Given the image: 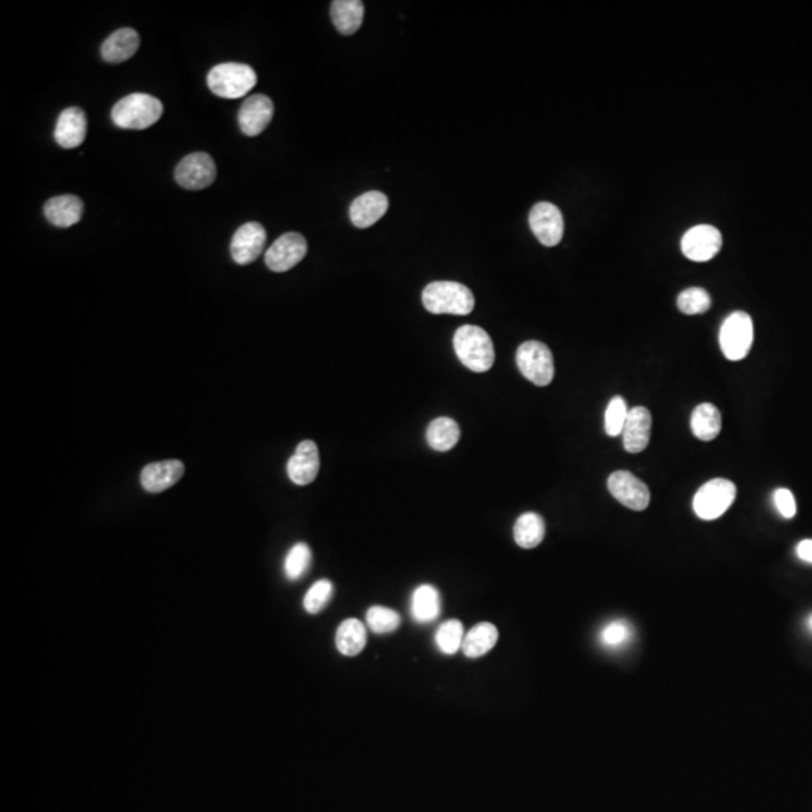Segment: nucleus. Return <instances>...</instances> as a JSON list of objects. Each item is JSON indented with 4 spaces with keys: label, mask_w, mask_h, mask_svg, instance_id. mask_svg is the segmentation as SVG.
I'll use <instances>...</instances> for the list:
<instances>
[{
    "label": "nucleus",
    "mask_w": 812,
    "mask_h": 812,
    "mask_svg": "<svg viewBox=\"0 0 812 812\" xmlns=\"http://www.w3.org/2000/svg\"><path fill=\"white\" fill-rule=\"evenodd\" d=\"M453 347L457 358L470 371L483 373L494 366V345L483 328L475 325L459 328L453 338Z\"/></svg>",
    "instance_id": "nucleus-1"
},
{
    "label": "nucleus",
    "mask_w": 812,
    "mask_h": 812,
    "mask_svg": "<svg viewBox=\"0 0 812 812\" xmlns=\"http://www.w3.org/2000/svg\"><path fill=\"white\" fill-rule=\"evenodd\" d=\"M424 309L433 314H459L465 316L474 310V294L457 281H433L424 288Z\"/></svg>",
    "instance_id": "nucleus-2"
},
{
    "label": "nucleus",
    "mask_w": 812,
    "mask_h": 812,
    "mask_svg": "<svg viewBox=\"0 0 812 812\" xmlns=\"http://www.w3.org/2000/svg\"><path fill=\"white\" fill-rule=\"evenodd\" d=\"M162 101L149 94H131L112 109V121L119 129L145 130L157 124L163 116Z\"/></svg>",
    "instance_id": "nucleus-3"
},
{
    "label": "nucleus",
    "mask_w": 812,
    "mask_h": 812,
    "mask_svg": "<svg viewBox=\"0 0 812 812\" xmlns=\"http://www.w3.org/2000/svg\"><path fill=\"white\" fill-rule=\"evenodd\" d=\"M256 83V71L246 63H220L208 74V88L211 92L226 100L243 98Z\"/></svg>",
    "instance_id": "nucleus-4"
},
{
    "label": "nucleus",
    "mask_w": 812,
    "mask_h": 812,
    "mask_svg": "<svg viewBox=\"0 0 812 812\" xmlns=\"http://www.w3.org/2000/svg\"><path fill=\"white\" fill-rule=\"evenodd\" d=\"M516 364L521 373L539 387L549 385L554 380V356L545 343L530 340L518 347Z\"/></svg>",
    "instance_id": "nucleus-5"
},
{
    "label": "nucleus",
    "mask_w": 812,
    "mask_h": 812,
    "mask_svg": "<svg viewBox=\"0 0 812 812\" xmlns=\"http://www.w3.org/2000/svg\"><path fill=\"white\" fill-rule=\"evenodd\" d=\"M754 342V323L745 312L730 314L719 331V343L724 356L728 360L741 361L749 354Z\"/></svg>",
    "instance_id": "nucleus-6"
},
{
    "label": "nucleus",
    "mask_w": 812,
    "mask_h": 812,
    "mask_svg": "<svg viewBox=\"0 0 812 812\" xmlns=\"http://www.w3.org/2000/svg\"><path fill=\"white\" fill-rule=\"evenodd\" d=\"M736 485L727 479H713L701 486L694 497V512L704 521H715L732 507Z\"/></svg>",
    "instance_id": "nucleus-7"
},
{
    "label": "nucleus",
    "mask_w": 812,
    "mask_h": 812,
    "mask_svg": "<svg viewBox=\"0 0 812 812\" xmlns=\"http://www.w3.org/2000/svg\"><path fill=\"white\" fill-rule=\"evenodd\" d=\"M217 178L214 160L206 153H193L180 160L176 167L175 180L187 190H204Z\"/></svg>",
    "instance_id": "nucleus-8"
},
{
    "label": "nucleus",
    "mask_w": 812,
    "mask_h": 812,
    "mask_svg": "<svg viewBox=\"0 0 812 812\" xmlns=\"http://www.w3.org/2000/svg\"><path fill=\"white\" fill-rule=\"evenodd\" d=\"M307 255V241L301 233L289 232L277 238L265 253V264L274 272H286Z\"/></svg>",
    "instance_id": "nucleus-9"
},
{
    "label": "nucleus",
    "mask_w": 812,
    "mask_h": 812,
    "mask_svg": "<svg viewBox=\"0 0 812 812\" xmlns=\"http://www.w3.org/2000/svg\"><path fill=\"white\" fill-rule=\"evenodd\" d=\"M528 222L532 233L543 246L554 247L560 244L565 233V219L558 206L551 202H539L532 206Z\"/></svg>",
    "instance_id": "nucleus-10"
},
{
    "label": "nucleus",
    "mask_w": 812,
    "mask_h": 812,
    "mask_svg": "<svg viewBox=\"0 0 812 812\" xmlns=\"http://www.w3.org/2000/svg\"><path fill=\"white\" fill-rule=\"evenodd\" d=\"M608 490L618 503L632 510L641 512L650 504V490L646 483L629 471H615L609 475Z\"/></svg>",
    "instance_id": "nucleus-11"
},
{
    "label": "nucleus",
    "mask_w": 812,
    "mask_h": 812,
    "mask_svg": "<svg viewBox=\"0 0 812 812\" xmlns=\"http://www.w3.org/2000/svg\"><path fill=\"white\" fill-rule=\"evenodd\" d=\"M722 235L710 224H699L689 229L682 238V252L694 262H707L721 252Z\"/></svg>",
    "instance_id": "nucleus-12"
},
{
    "label": "nucleus",
    "mask_w": 812,
    "mask_h": 812,
    "mask_svg": "<svg viewBox=\"0 0 812 812\" xmlns=\"http://www.w3.org/2000/svg\"><path fill=\"white\" fill-rule=\"evenodd\" d=\"M272 116H274L272 100L264 94H256L244 101L238 113V124L246 136L256 138L265 131L272 121Z\"/></svg>",
    "instance_id": "nucleus-13"
},
{
    "label": "nucleus",
    "mask_w": 812,
    "mask_h": 812,
    "mask_svg": "<svg viewBox=\"0 0 812 812\" xmlns=\"http://www.w3.org/2000/svg\"><path fill=\"white\" fill-rule=\"evenodd\" d=\"M266 232L262 224L250 222L238 229L230 243V255L238 265H248L264 252Z\"/></svg>",
    "instance_id": "nucleus-14"
},
{
    "label": "nucleus",
    "mask_w": 812,
    "mask_h": 812,
    "mask_svg": "<svg viewBox=\"0 0 812 812\" xmlns=\"http://www.w3.org/2000/svg\"><path fill=\"white\" fill-rule=\"evenodd\" d=\"M319 465H321V461H319L318 446L314 441L306 439V441L299 442L297 450L288 462L286 470L295 485L306 486L310 485L318 477Z\"/></svg>",
    "instance_id": "nucleus-15"
},
{
    "label": "nucleus",
    "mask_w": 812,
    "mask_h": 812,
    "mask_svg": "<svg viewBox=\"0 0 812 812\" xmlns=\"http://www.w3.org/2000/svg\"><path fill=\"white\" fill-rule=\"evenodd\" d=\"M88 133V119L80 107L63 110L57 118L54 140L63 149H74L85 142Z\"/></svg>",
    "instance_id": "nucleus-16"
},
{
    "label": "nucleus",
    "mask_w": 812,
    "mask_h": 812,
    "mask_svg": "<svg viewBox=\"0 0 812 812\" xmlns=\"http://www.w3.org/2000/svg\"><path fill=\"white\" fill-rule=\"evenodd\" d=\"M650 411L644 406L629 409L622 432L624 450L629 453H641L650 442Z\"/></svg>",
    "instance_id": "nucleus-17"
},
{
    "label": "nucleus",
    "mask_w": 812,
    "mask_h": 812,
    "mask_svg": "<svg viewBox=\"0 0 812 812\" xmlns=\"http://www.w3.org/2000/svg\"><path fill=\"white\" fill-rule=\"evenodd\" d=\"M184 464L180 461H162L147 464L140 474L143 490L158 494L163 490H169L172 486L180 481V477L184 475Z\"/></svg>",
    "instance_id": "nucleus-18"
},
{
    "label": "nucleus",
    "mask_w": 812,
    "mask_h": 812,
    "mask_svg": "<svg viewBox=\"0 0 812 812\" xmlns=\"http://www.w3.org/2000/svg\"><path fill=\"white\" fill-rule=\"evenodd\" d=\"M389 209V199L381 191H367L358 196L349 208V217L356 228H371L384 217Z\"/></svg>",
    "instance_id": "nucleus-19"
},
{
    "label": "nucleus",
    "mask_w": 812,
    "mask_h": 812,
    "mask_svg": "<svg viewBox=\"0 0 812 812\" xmlns=\"http://www.w3.org/2000/svg\"><path fill=\"white\" fill-rule=\"evenodd\" d=\"M140 47V37L131 28L119 29L101 46V57L107 63H122L136 54Z\"/></svg>",
    "instance_id": "nucleus-20"
},
{
    "label": "nucleus",
    "mask_w": 812,
    "mask_h": 812,
    "mask_svg": "<svg viewBox=\"0 0 812 812\" xmlns=\"http://www.w3.org/2000/svg\"><path fill=\"white\" fill-rule=\"evenodd\" d=\"M44 215L56 228H70L80 222L83 202L77 196H56L44 205Z\"/></svg>",
    "instance_id": "nucleus-21"
},
{
    "label": "nucleus",
    "mask_w": 812,
    "mask_h": 812,
    "mask_svg": "<svg viewBox=\"0 0 812 812\" xmlns=\"http://www.w3.org/2000/svg\"><path fill=\"white\" fill-rule=\"evenodd\" d=\"M441 614V594L433 585L423 584L411 596V615L418 624L435 622Z\"/></svg>",
    "instance_id": "nucleus-22"
},
{
    "label": "nucleus",
    "mask_w": 812,
    "mask_h": 812,
    "mask_svg": "<svg viewBox=\"0 0 812 812\" xmlns=\"http://www.w3.org/2000/svg\"><path fill=\"white\" fill-rule=\"evenodd\" d=\"M364 19V4L361 0H334L331 20L342 35L356 34Z\"/></svg>",
    "instance_id": "nucleus-23"
},
{
    "label": "nucleus",
    "mask_w": 812,
    "mask_h": 812,
    "mask_svg": "<svg viewBox=\"0 0 812 812\" xmlns=\"http://www.w3.org/2000/svg\"><path fill=\"white\" fill-rule=\"evenodd\" d=\"M498 641V629L492 623H480L465 633L462 651L466 657L477 659L490 653Z\"/></svg>",
    "instance_id": "nucleus-24"
},
{
    "label": "nucleus",
    "mask_w": 812,
    "mask_h": 812,
    "mask_svg": "<svg viewBox=\"0 0 812 812\" xmlns=\"http://www.w3.org/2000/svg\"><path fill=\"white\" fill-rule=\"evenodd\" d=\"M366 644V626L360 620L347 618L345 622L340 623V626L336 631V647L342 655H360L361 651L364 650Z\"/></svg>",
    "instance_id": "nucleus-25"
},
{
    "label": "nucleus",
    "mask_w": 812,
    "mask_h": 812,
    "mask_svg": "<svg viewBox=\"0 0 812 812\" xmlns=\"http://www.w3.org/2000/svg\"><path fill=\"white\" fill-rule=\"evenodd\" d=\"M691 429L701 441H713L721 433V411L713 404H701L692 411Z\"/></svg>",
    "instance_id": "nucleus-26"
},
{
    "label": "nucleus",
    "mask_w": 812,
    "mask_h": 812,
    "mask_svg": "<svg viewBox=\"0 0 812 812\" xmlns=\"http://www.w3.org/2000/svg\"><path fill=\"white\" fill-rule=\"evenodd\" d=\"M461 437L459 424L448 417H438L429 424L426 439L431 448L435 451H448L456 446Z\"/></svg>",
    "instance_id": "nucleus-27"
},
{
    "label": "nucleus",
    "mask_w": 812,
    "mask_h": 812,
    "mask_svg": "<svg viewBox=\"0 0 812 812\" xmlns=\"http://www.w3.org/2000/svg\"><path fill=\"white\" fill-rule=\"evenodd\" d=\"M514 536L516 545L523 549L539 547L545 537V521L532 512L521 515L515 523Z\"/></svg>",
    "instance_id": "nucleus-28"
},
{
    "label": "nucleus",
    "mask_w": 812,
    "mask_h": 812,
    "mask_svg": "<svg viewBox=\"0 0 812 812\" xmlns=\"http://www.w3.org/2000/svg\"><path fill=\"white\" fill-rule=\"evenodd\" d=\"M465 640V632L459 620H447L438 627L435 632V644L438 650L444 655H455L462 650V644Z\"/></svg>",
    "instance_id": "nucleus-29"
},
{
    "label": "nucleus",
    "mask_w": 812,
    "mask_h": 812,
    "mask_svg": "<svg viewBox=\"0 0 812 812\" xmlns=\"http://www.w3.org/2000/svg\"><path fill=\"white\" fill-rule=\"evenodd\" d=\"M310 563H312V551H310L309 545H306L303 541L295 543L294 547L290 548L289 552H288L285 565H283L286 578L289 581H297L299 578H303L306 575V572L309 570Z\"/></svg>",
    "instance_id": "nucleus-30"
},
{
    "label": "nucleus",
    "mask_w": 812,
    "mask_h": 812,
    "mask_svg": "<svg viewBox=\"0 0 812 812\" xmlns=\"http://www.w3.org/2000/svg\"><path fill=\"white\" fill-rule=\"evenodd\" d=\"M400 622H402L400 615L396 613L395 609L385 608L380 605L367 609V626L376 635H387V633L395 632L400 626Z\"/></svg>",
    "instance_id": "nucleus-31"
},
{
    "label": "nucleus",
    "mask_w": 812,
    "mask_h": 812,
    "mask_svg": "<svg viewBox=\"0 0 812 812\" xmlns=\"http://www.w3.org/2000/svg\"><path fill=\"white\" fill-rule=\"evenodd\" d=\"M712 306V298L703 288H689L677 298V307L684 314H706Z\"/></svg>",
    "instance_id": "nucleus-32"
},
{
    "label": "nucleus",
    "mask_w": 812,
    "mask_h": 812,
    "mask_svg": "<svg viewBox=\"0 0 812 812\" xmlns=\"http://www.w3.org/2000/svg\"><path fill=\"white\" fill-rule=\"evenodd\" d=\"M334 585L331 581L319 580L306 593L303 607L309 614H319L333 598Z\"/></svg>",
    "instance_id": "nucleus-33"
},
{
    "label": "nucleus",
    "mask_w": 812,
    "mask_h": 812,
    "mask_svg": "<svg viewBox=\"0 0 812 812\" xmlns=\"http://www.w3.org/2000/svg\"><path fill=\"white\" fill-rule=\"evenodd\" d=\"M627 414H629V409H627L626 400L620 396L613 398L605 411V432L608 433L609 437L622 435Z\"/></svg>",
    "instance_id": "nucleus-34"
},
{
    "label": "nucleus",
    "mask_w": 812,
    "mask_h": 812,
    "mask_svg": "<svg viewBox=\"0 0 812 812\" xmlns=\"http://www.w3.org/2000/svg\"><path fill=\"white\" fill-rule=\"evenodd\" d=\"M632 637V629L624 620L609 623L600 632V642L608 649H618L624 646Z\"/></svg>",
    "instance_id": "nucleus-35"
},
{
    "label": "nucleus",
    "mask_w": 812,
    "mask_h": 812,
    "mask_svg": "<svg viewBox=\"0 0 812 812\" xmlns=\"http://www.w3.org/2000/svg\"><path fill=\"white\" fill-rule=\"evenodd\" d=\"M774 503L778 508L781 516H784L785 519H791L796 516L798 507H796V499H794L791 490H785V488H779V490H774Z\"/></svg>",
    "instance_id": "nucleus-36"
},
{
    "label": "nucleus",
    "mask_w": 812,
    "mask_h": 812,
    "mask_svg": "<svg viewBox=\"0 0 812 812\" xmlns=\"http://www.w3.org/2000/svg\"><path fill=\"white\" fill-rule=\"evenodd\" d=\"M796 554H798L800 560L807 561V563H811L812 565V539L800 541L798 548H796Z\"/></svg>",
    "instance_id": "nucleus-37"
},
{
    "label": "nucleus",
    "mask_w": 812,
    "mask_h": 812,
    "mask_svg": "<svg viewBox=\"0 0 812 812\" xmlns=\"http://www.w3.org/2000/svg\"><path fill=\"white\" fill-rule=\"evenodd\" d=\"M808 626H809V629L812 631V614L808 617Z\"/></svg>",
    "instance_id": "nucleus-38"
}]
</instances>
